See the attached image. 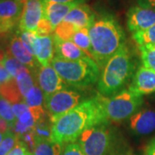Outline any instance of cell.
Instances as JSON below:
<instances>
[{"mask_svg": "<svg viewBox=\"0 0 155 155\" xmlns=\"http://www.w3.org/2000/svg\"><path fill=\"white\" fill-rule=\"evenodd\" d=\"M51 140L63 145L72 143L86 130L108 123L99 96L84 101L72 110L51 119Z\"/></svg>", "mask_w": 155, "mask_h": 155, "instance_id": "obj_1", "label": "cell"}, {"mask_svg": "<svg viewBox=\"0 0 155 155\" xmlns=\"http://www.w3.org/2000/svg\"><path fill=\"white\" fill-rule=\"evenodd\" d=\"M92 59L98 67L106 63L125 45V35L116 19L104 17L95 21L89 28Z\"/></svg>", "mask_w": 155, "mask_h": 155, "instance_id": "obj_2", "label": "cell"}, {"mask_svg": "<svg viewBox=\"0 0 155 155\" xmlns=\"http://www.w3.org/2000/svg\"><path fill=\"white\" fill-rule=\"evenodd\" d=\"M134 63L126 45L122 46L106 63L97 83L99 94L109 97L116 94L130 79Z\"/></svg>", "mask_w": 155, "mask_h": 155, "instance_id": "obj_3", "label": "cell"}, {"mask_svg": "<svg viewBox=\"0 0 155 155\" xmlns=\"http://www.w3.org/2000/svg\"><path fill=\"white\" fill-rule=\"evenodd\" d=\"M51 65L67 85L74 88H87L99 80V67L90 57L78 61H67L54 56Z\"/></svg>", "mask_w": 155, "mask_h": 155, "instance_id": "obj_4", "label": "cell"}, {"mask_svg": "<svg viewBox=\"0 0 155 155\" xmlns=\"http://www.w3.org/2000/svg\"><path fill=\"white\" fill-rule=\"evenodd\" d=\"M86 155H117L118 140L108 123L84 131L78 138Z\"/></svg>", "mask_w": 155, "mask_h": 155, "instance_id": "obj_5", "label": "cell"}, {"mask_svg": "<svg viewBox=\"0 0 155 155\" xmlns=\"http://www.w3.org/2000/svg\"><path fill=\"white\" fill-rule=\"evenodd\" d=\"M105 112L106 118L111 122H122L136 114L143 104L142 96L130 91H122L110 98L98 94Z\"/></svg>", "mask_w": 155, "mask_h": 155, "instance_id": "obj_6", "label": "cell"}, {"mask_svg": "<svg viewBox=\"0 0 155 155\" xmlns=\"http://www.w3.org/2000/svg\"><path fill=\"white\" fill-rule=\"evenodd\" d=\"M80 97V94L77 91L62 90L45 97V109L50 114L51 119L56 118L78 105Z\"/></svg>", "mask_w": 155, "mask_h": 155, "instance_id": "obj_7", "label": "cell"}, {"mask_svg": "<svg viewBox=\"0 0 155 155\" xmlns=\"http://www.w3.org/2000/svg\"><path fill=\"white\" fill-rule=\"evenodd\" d=\"M127 24L133 34L153 27L155 25V8L140 5L131 7L127 11Z\"/></svg>", "mask_w": 155, "mask_h": 155, "instance_id": "obj_8", "label": "cell"}, {"mask_svg": "<svg viewBox=\"0 0 155 155\" xmlns=\"http://www.w3.org/2000/svg\"><path fill=\"white\" fill-rule=\"evenodd\" d=\"M23 5L18 0H0V35L11 32L19 24Z\"/></svg>", "mask_w": 155, "mask_h": 155, "instance_id": "obj_9", "label": "cell"}, {"mask_svg": "<svg viewBox=\"0 0 155 155\" xmlns=\"http://www.w3.org/2000/svg\"><path fill=\"white\" fill-rule=\"evenodd\" d=\"M36 84L42 91L45 97L57 91L66 90L68 86L52 65L39 67L36 72Z\"/></svg>", "mask_w": 155, "mask_h": 155, "instance_id": "obj_10", "label": "cell"}, {"mask_svg": "<svg viewBox=\"0 0 155 155\" xmlns=\"http://www.w3.org/2000/svg\"><path fill=\"white\" fill-rule=\"evenodd\" d=\"M44 17L42 0H27L23 5L22 17L18 24L19 31L35 32L40 21Z\"/></svg>", "mask_w": 155, "mask_h": 155, "instance_id": "obj_11", "label": "cell"}, {"mask_svg": "<svg viewBox=\"0 0 155 155\" xmlns=\"http://www.w3.org/2000/svg\"><path fill=\"white\" fill-rule=\"evenodd\" d=\"M54 41L53 35H39L33 43V54L41 67L50 66L54 58Z\"/></svg>", "mask_w": 155, "mask_h": 155, "instance_id": "obj_12", "label": "cell"}, {"mask_svg": "<svg viewBox=\"0 0 155 155\" xmlns=\"http://www.w3.org/2000/svg\"><path fill=\"white\" fill-rule=\"evenodd\" d=\"M128 91L140 96L155 92V72L145 67H140Z\"/></svg>", "mask_w": 155, "mask_h": 155, "instance_id": "obj_13", "label": "cell"}, {"mask_svg": "<svg viewBox=\"0 0 155 155\" xmlns=\"http://www.w3.org/2000/svg\"><path fill=\"white\" fill-rule=\"evenodd\" d=\"M6 53L16 58L31 71L37 67V61L35 60V57L25 47L19 35H15L11 39L6 48Z\"/></svg>", "mask_w": 155, "mask_h": 155, "instance_id": "obj_14", "label": "cell"}, {"mask_svg": "<svg viewBox=\"0 0 155 155\" xmlns=\"http://www.w3.org/2000/svg\"><path fill=\"white\" fill-rule=\"evenodd\" d=\"M130 127L139 135L149 134L155 130V111L143 110L130 117Z\"/></svg>", "mask_w": 155, "mask_h": 155, "instance_id": "obj_15", "label": "cell"}, {"mask_svg": "<svg viewBox=\"0 0 155 155\" xmlns=\"http://www.w3.org/2000/svg\"><path fill=\"white\" fill-rule=\"evenodd\" d=\"M44 17L47 18L53 28H55L64 21L67 15L74 7L78 5L76 4H59L53 2H44Z\"/></svg>", "mask_w": 155, "mask_h": 155, "instance_id": "obj_16", "label": "cell"}, {"mask_svg": "<svg viewBox=\"0 0 155 155\" xmlns=\"http://www.w3.org/2000/svg\"><path fill=\"white\" fill-rule=\"evenodd\" d=\"M64 21L73 23L78 28H90L95 22V15L88 5L83 4L74 7Z\"/></svg>", "mask_w": 155, "mask_h": 155, "instance_id": "obj_17", "label": "cell"}, {"mask_svg": "<svg viewBox=\"0 0 155 155\" xmlns=\"http://www.w3.org/2000/svg\"><path fill=\"white\" fill-rule=\"evenodd\" d=\"M54 41L55 56L62 58L67 61H78L89 57L83 50H81L72 41H62L58 38L55 35H53Z\"/></svg>", "mask_w": 155, "mask_h": 155, "instance_id": "obj_18", "label": "cell"}, {"mask_svg": "<svg viewBox=\"0 0 155 155\" xmlns=\"http://www.w3.org/2000/svg\"><path fill=\"white\" fill-rule=\"evenodd\" d=\"M0 96H2L4 98H5L12 104L24 102V99L17 86L16 78H13L8 82L1 84Z\"/></svg>", "mask_w": 155, "mask_h": 155, "instance_id": "obj_19", "label": "cell"}, {"mask_svg": "<svg viewBox=\"0 0 155 155\" xmlns=\"http://www.w3.org/2000/svg\"><path fill=\"white\" fill-rule=\"evenodd\" d=\"M61 146L51 140H42L35 137L33 155H61L62 153Z\"/></svg>", "mask_w": 155, "mask_h": 155, "instance_id": "obj_20", "label": "cell"}, {"mask_svg": "<svg viewBox=\"0 0 155 155\" xmlns=\"http://www.w3.org/2000/svg\"><path fill=\"white\" fill-rule=\"evenodd\" d=\"M1 63L3 64V66L5 67L6 71L9 72V74L13 78H16L21 72L30 70L28 67L24 66L20 61H17L16 58H14L13 56L9 54H7L6 52L3 60L1 61Z\"/></svg>", "mask_w": 155, "mask_h": 155, "instance_id": "obj_21", "label": "cell"}, {"mask_svg": "<svg viewBox=\"0 0 155 155\" xmlns=\"http://www.w3.org/2000/svg\"><path fill=\"white\" fill-rule=\"evenodd\" d=\"M74 44H76L81 50L92 59L91 54V39L89 35V28H80L76 33L74 34L72 41ZM93 60V59H92Z\"/></svg>", "mask_w": 155, "mask_h": 155, "instance_id": "obj_22", "label": "cell"}, {"mask_svg": "<svg viewBox=\"0 0 155 155\" xmlns=\"http://www.w3.org/2000/svg\"><path fill=\"white\" fill-rule=\"evenodd\" d=\"M18 89L21 92L23 99L28 94V92L33 88V86L35 84V81L34 79L33 74L31 72V70L25 71V72H21L17 78H16Z\"/></svg>", "mask_w": 155, "mask_h": 155, "instance_id": "obj_23", "label": "cell"}, {"mask_svg": "<svg viewBox=\"0 0 155 155\" xmlns=\"http://www.w3.org/2000/svg\"><path fill=\"white\" fill-rule=\"evenodd\" d=\"M45 97L42 91L39 87V85L35 83L24 97V103L29 107V108H40L42 107L44 103Z\"/></svg>", "mask_w": 155, "mask_h": 155, "instance_id": "obj_24", "label": "cell"}, {"mask_svg": "<svg viewBox=\"0 0 155 155\" xmlns=\"http://www.w3.org/2000/svg\"><path fill=\"white\" fill-rule=\"evenodd\" d=\"M78 28L73 23L68 22H61L54 29V35L62 41H71L74 34L77 32Z\"/></svg>", "mask_w": 155, "mask_h": 155, "instance_id": "obj_25", "label": "cell"}, {"mask_svg": "<svg viewBox=\"0 0 155 155\" xmlns=\"http://www.w3.org/2000/svg\"><path fill=\"white\" fill-rule=\"evenodd\" d=\"M143 67L155 72V45H144L140 47Z\"/></svg>", "mask_w": 155, "mask_h": 155, "instance_id": "obj_26", "label": "cell"}, {"mask_svg": "<svg viewBox=\"0 0 155 155\" xmlns=\"http://www.w3.org/2000/svg\"><path fill=\"white\" fill-rule=\"evenodd\" d=\"M133 38L140 47L147 44L155 45V25L144 31L134 33Z\"/></svg>", "mask_w": 155, "mask_h": 155, "instance_id": "obj_27", "label": "cell"}, {"mask_svg": "<svg viewBox=\"0 0 155 155\" xmlns=\"http://www.w3.org/2000/svg\"><path fill=\"white\" fill-rule=\"evenodd\" d=\"M0 117L8 122L11 125V128L15 125L17 120L12 110L11 104L2 96H0Z\"/></svg>", "mask_w": 155, "mask_h": 155, "instance_id": "obj_28", "label": "cell"}, {"mask_svg": "<svg viewBox=\"0 0 155 155\" xmlns=\"http://www.w3.org/2000/svg\"><path fill=\"white\" fill-rule=\"evenodd\" d=\"M19 138L11 130L5 134L4 139L0 144V155H7L17 143Z\"/></svg>", "mask_w": 155, "mask_h": 155, "instance_id": "obj_29", "label": "cell"}, {"mask_svg": "<svg viewBox=\"0 0 155 155\" xmlns=\"http://www.w3.org/2000/svg\"><path fill=\"white\" fill-rule=\"evenodd\" d=\"M34 132L35 137L42 140H51V134H52V127L45 121V118L40 120L34 127Z\"/></svg>", "mask_w": 155, "mask_h": 155, "instance_id": "obj_30", "label": "cell"}, {"mask_svg": "<svg viewBox=\"0 0 155 155\" xmlns=\"http://www.w3.org/2000/svg\"><path fill=\"white\" fill-rule=\"evenodd\" d=\"M53 31H54V28H53L52 24L47 18L43 17V18L39 22L35 32L39 35H50Z\"/></svg>", "mask_w": 155, "mask_h": 155, "instance_id": "obj_31", "label": "cell"}, {"mask_svg": "<svg viewBox=\"0 0 155 155\" xmlns=\"http://www.w3.org/2000/svg\"><path fill=\"white\" fill-rule=\"evenodd\" d=\"M61 155H86L78 143H68L62 151Z\"/></svg>", "mask_w": 155, "mask_h": 155, "instance_id": "obj_32", "label": "cell"}, {"mask_svg": "<svg viewBox=\"0 0 155 155\" xmlns=\"http://www.w3.org/2000/svg\"><path fill=\"white\" fill-rule=\"evenodd\" d=\"M28 152L29 151L28 150V147L25 145V143L21 140H18V141H17L16 146L14 147V148L11 150L7 155H27Z\"/></svg>", "mask_w": 155, "mask_h": 155, "instance_id": "obj_33", "label": "cell"}, {"mask_svg": "<svg viewBox=\"0 0 155 155\" xmlns=\"http://www.w3.org/2000/svg\"><path fill=\"white\" fill-rule=\"evenodd\" d=\"M28 110H29V107L24 102L12 104V110H13L15 116L17 117V119L20 118V116L23 115Z\"/></svg>", "mask_w": 155, "mask_h": 155, "instance_id": "obj_34", "label": "cell"}, {"mask_svg": "<svg viewBox=\"0 0 155 155\" xmlns=\"http://www.w3.org/2000/svg\"><path fill=\"white\" fill-rule=\"evenodd\" d=\"M11 78H12L9 74V72L6 71V69L3 66V64L0 62V82H1V84L8 82L9 80H11Z\"/></svg>", "mask_w": 155, "mask_h": 155, "instance_id": "obj_35", "label": "cell"}, {"mask_svg": "<svg viewBox=\"0 0 155 155\" xmlns=\"http://www.w3.org/2000/svg\"><path fill=\"white\" fill-rule=\"evenodd\" d=\"M44 2H53L59 4H76V5H83L84 0H42Z\"/></svg>", "mask_w": 155, "mask_h": 155, "instance_id": "obj_36", "label": "cell"}, {"mask_svg": "<svg viewBox=\"0 0 155 155\" xmlns=\"http://www.w3.org/2000/svg\"><path fill=\"white\" fill-rule=\"evenodd\" d=\"M145 155H155V138L153 139L147 146L145 150Z\"/></svg>", "mask_w": 155, "mask_h": 155, "instance_id": "obj_37", "label": "cell"}, {"mask_svg": "<svg viewBox=\"0 0 155 155\" xmlns=\"http://www.w3.org/2000/svg\"><path fill=\"white\" fill-rule=\"evenodd\" d=\"M10 130H11V125L6 122L5 119L0 117V132L3 134H5Z\"/></svg>", "mask_w": 155, "mask_h": 155, "instance_id": "obj_38", "label": "cell"}, {"mask_svg": "<svg viewBox=\"0 0 155 155\" xmlns=\"http://www.w3.org/2000/svg\"><path fill=\"white\" fill-rule=\"evenodd\" d=\"M138 5L143 6H150L155 8V0H137Z\"/></svg>", "mask_w": 155, "mask_h": 155, "instance_id": "obj_39", "label": "cell"}, {"mask_svg": "<svg viewBox=\"0 0 155 155\" xmlns=\"http://www.w3.org/2000/svg\"><path fill=\"white\" fill-rule=\"evenodd\" d=\"M4 136H5V134L0 132V144H1V142H2V140H3V139H4Z\"/></svg>", "mask_w": 155, "mask_h": 155, "instance_id": "obj_40", "label": "cell"}, {"mask_svg": "<svg viewBox=\"0 0 155 155\" xmlns=\"http://www.w3.org/2000/svg\"><path fill=\"white\" fill-rule=\"evenodd\" d=\"M18 1H19V2H21V3H22V5H24V4L26 3V1H27V0H18Z\"/></svg>", "mask_w": 155, "mask_h": 155, "instance_id": "obj_41", "label": "cell"}, {"mask_svg": "<svg viewBox=\"0 0 155 155\" xmlns=\"http://www.w3.org/2000/svg\"><path fill=\"white\" fill-rule=\"evenodd\" d=\"M27 155H33V154H32V153H30V152H28V153H27Z\"/></svg>", "mask_w": 155, "mask_h": 155, "instance_id": "obj_42", "label": "cell"}, {"mask_svg": "<svg viewBox=\"0 0 155 155\" xmlns=\"http://www.w3.org/2000/svg\"><path fill=\"white\" fill-rule=\"evenodd\" d=\"M0 85H1V82H0Z\"/></svg>", "mask_w": 155, "mask_h": 155, "instance_id": "obj_43", "label": "cell"}]
</instances>
